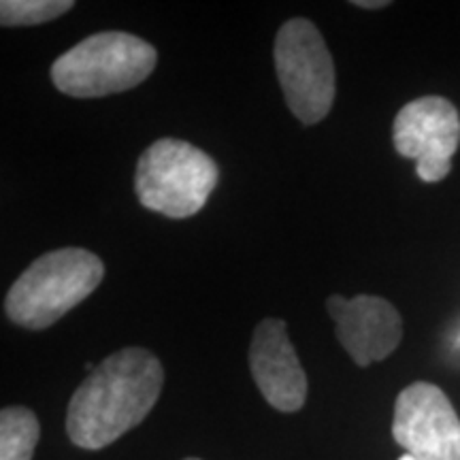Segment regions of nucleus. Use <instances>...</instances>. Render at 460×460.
I'll return each mask as SVG.
<instances>
[{
  "instance_id": "0eeeda50",
  "label": "nucleus",
  "mask_w": 460,
  "mask_h": 460,
  "mask_svg": "<svg viewBox=\"0 0 460 460\" xmlns=\"http://www.w3.org/2000/svg\"><path fill=\"white\" fill-rule=\"evenodd\" d=\"M393 437L416 460H460V418L435 384L416 382L396 396Z\"/></svg>"
},
{
  "instance_id": "9d476101",
  "label": "nucleus",
  "mask_w": 460,
  "mask_h": 460,
  "mask_svg": "<svg viewBox=\"0 0 460 460\" xmlns=\"http://www.w3.org/2000/svg\"><path fill=\"white\" fill-rule=\"evenodd\" d=\"M41 437V424L28 407H4L0 411V460H32Z\"/></svg>"
},
{
  "instance_id": "9b49d317",
  "label": "nucleus",
  "mask_w": 460,
  "mask_h": 460,
  "mask_svg": "<svg viewBox=\"0 0 460 460\" xmlns=\"http://www.w3.org/2000/svg\"><path fill=\"white\" fill-rule=\"evenodd\" d=\"M73 7V0H3L0 22L3 26H37L65 15Z\"/></svg>"
},
{
  "instance_id": "f257e3e1",
  "label": "nucleus",
  "mask_w": 460,
  "mask_h": 460,
  "mask_svg": "<svg viewBox=\"0 0 460 460\" xmlns=\"http://www.w3.org/2000/svg\"><path fill=\"white\" fill-rule=\"evenodd\" d=\"M164 369L146 348L107 356L75 390L66 410V435L82 450H102L139 427L163 393Z\"/></svg>"
},
{
  "instance_id": "ddd939ff",
  "label": "nucleus",
  "mask_w": 460,
  "mask_h": 460,
  "mask_svg": "<svg viewBox=\"0 0 460 460\" xmlns=\"http://www.w3.org/2000/svg\"><path fill=\"white\" fill-rule=\"evenodd\" d=\"M399 460H416L413 456H410V454H402V456Z\"/></svg>"
},
{
  "instance_id": "4468645a",
  "label": "nucleus",
  "mask_w": 460,
  "mask_h": 460,
  "mask_svg": "<svg viewBox=\"0 0 460 460\" xmlns=\"http://www.w3.org/2000/svg\"><path fill=\"white\" fill-rule=\"evenodd\" d=\"M186 460H200V458H186Z\"/></svg>"
},
{
  "instance_id": "6e6552de",
  "label": "nucleus",
  "mask_w": 460,
  "mask_h": 460,
  "mask_svg": "<svg viewBox=\"0 0 460 460\" xmlns=\"http://www.w3.org/2000/svg\"><path fill=\"white\" fill-rule=\"evenodd\" d=\"M335 335L343 349L358 367L388 358L402 339V320L386 298L360 295L345 298L332 295L326 298Z\"/></svg>"
},
{
  "instance_id": "f8f14e48",
  "label": "nucleus",
  "mask_w": 460,
  "mask_h": 460,
  "mask_svg": "<svg viewBox=\"0 0 460 460\" xmlns=\"http://www.w3.org/2000/svg\"><path fill=\"white\" fill-rule=\"evenodd\" d=\"M354 7H362V9H384L388 7V0H354Z\"/></svg>"
},
{
  "instance_id": "20e7f679",
  "label": "nucleus",
  "mask_w": 460,
  "mask_h": 460,
  "mask_svg": "<svg viewBox=\"0 0 460 460\" xmlns=\"http://www.w3.org/2000/svg\"><path fill=\"white\" fill-rule=\"evenodd\" d=\"M217 164L188 141L160 139L141 154L135 172L139 203L172 220L197 216L217 186Z\"/></svg>"
},
{
  "instance_id": "39448f33",
  "label": "nucleus",
  "mask_w": 460,
  "mask_h": 460,
  "mask_svg": "<svg viewBox=\"0 0 460 460\" xmlns=\"http://www.w3.org/2000/svg\"><path fill=\"white\" fill-rule=\"evenodd\" d=\"M275 68L292 115L305 126L322 122L335 101V65L324 37L312 22L295 17L279 28Z\"/></svg>"
},
{
  "instance_id": "1a4fd4ad",
  "label": "nucleus",
  "mask_w": 460,
  "mask_h": 460,
  "mask_svg": "<svg viewBox=\"0 0 460 460\" xmlns=\"http://www.w3.org/2000/svg\"><path fill=\"white\" fill-rule=\"evenodd\" d=\"M250 371L264 401L275 410L298 411L307 399V376L286 332V322L267 318L250 343Z\"/></svg>"
},
{
  "instance_id": "f03ea898",
  "label": "nucleus",
  "mask_w": 460,
  "mask_h": 460,
  "mask_svg": "<svg viewBox=\"0 0 460 460\" xmlns=\"http://www.w3.org/2000/svg\"><path fill=\"white\" fill-rule=\"evenodd\" d=\"M105 278V264L84 247H62L37 258L9 288L4 312L13 324L43 331L84 303Z\"/></svg>"
},
{
  "instance_id": "7ed1b4c3",
  "label": "nucleus",
  "mask_w": 460,
  "mask_h": 460,
  "mask_svg": "<svg viewBox=\"0 0 460 460\" xmlns=\"http://www.w3.org/2000/svg\"><path fill=\"white\" fill-rule=\"evenodd\" d=\"M158 51L128 32H99L79 41L51 65V82L73 99H102L146 82Z\"/></svg>"
},
{
  "instance_id": "423d86ee",
  "label": "nucleus",
  "mask_w": 460,
  "mask_h": 460,
  "mask_svg": "<svg viewBox=\"0 0 460 460\" xmlns=\"http://www.w3.org/2000/svg\"><path fill=\"white\" fill-rule=\"evenodd\" d=\"M393 137L396 152L416 160L420 180L437 183L452 171L460 143V115L444 96H422L396 113Z\"/></svg>"
}]
</instances>
